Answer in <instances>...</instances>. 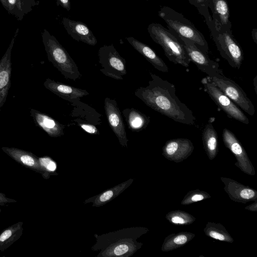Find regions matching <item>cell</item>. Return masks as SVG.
Wrapping results in <instances>:
<instances>
[{
    "label": "cell",
    "mask_w": 257,
    "mask_h": 257,
    "mask_svg": "<svg viewBox=\"0 0 257 257\" xmlns=\"http://www.w3.org/2000/svg\"><path fill=\"white\" fill-rule=\"evenodd\" d=\"M8 13L14 16L18 20L21 21L25 14L24 13L20 0H6Z\"/></svg>",
    "instance_id": "cell-24"
},
{
    "label": "cell",
    "mask_w": 257,
    "mask_h": 257,
    "mask_svg": "<svg viewBox=\"0 0 257 257\" xmlns=\"http://www.w3.org/2000/svg\"><path fill=\"white\" fill-rule=\"evenodd\" d=\"M19 31V29L18 28L8 49L0 60V110L6 102L11 86L12 51Z\"/></svg>",
    "instance_id": "cell-12"
},
{
    "label": "cell",
    "mask_w": 257,
    "mask_h": 257,
    "mask_svg": "<svg viewBox=\"0 0 257 257\" xmlns=\"http://www.w3.org/2000/svg\"><path fill=\"white\" fill-rule=\"evenodd\" d=\"M209 235L213 238L220 240H224L225 239V237L223 235L215 231H210Z\"/></svg>",
    "instance_id": "cell-32"
},
{
    "label": "cell",
    "mask_w": 257,
    "mask_h": 257,
    "mask_svg": "<svg viewBox=\"0 0 257 257\" xmlns=\"http://www.w3.org/2000/svg\"><path fill=\"white\" fill-rule=\"evenodd\" d=\"M203 196L202 195L196 194L192 197V200L194 201L202 200L203 199Z\"/></svg>",
    "instance_id": "cell-35"
},
{
    "label": "cell",
    "mask_w": 257,
    "mask_h": 257,
    "mask_svg": "<svg viewBox=\"0 0 257 257\" xmlns=\"http://www.w3.org/2000/svg\"><path fill=\"white\" fill-rule=\"evenodd\" d=\"M204 145L210 152H214L217 147V134L211 123H207L202 132Z\"/></svg>",
    "instance_id": "cell-22"
},
{
    "label": "cell",
    "mask_w": 257,
    "mask_h": 257,
    "mask_svg": "<svg viewBox=\"0 0 257 257\" xmlns=\"http://www.w3.org/2000/svg\"><path fill=\"white\" fill-rule=\"evenodd\" d=\"M176 37L183 45L190 61L209 78L220 73L221 70L219 69L218 63L211 60L208 54L199 49L192 41L183 37Z\"/></svg>",
    "instance_id": "cell-10"
},
{
    "label": "cell",
    "mask_w": 257,
    "mask_h": 257,
    "mask_svg": "<svg viewBox=\"0 0 257 257\" xmlns=\"http://www.w3.org/2000/svg\"><path fill=\"white\" fill-rule=\"evenodd\" d=\"M104 109L109 125L117 137L119 143L122 146L127 147L128 140L125 126L116 100L106 97L104 99Z\"/></svg>",
    "instance_id": "cell-11"
},
{
    "label": "cell",
    "mask_w": 257,
    "mask_h": 257,
    "mask_svg": "<svg viewBox=\"0 0 257 257\" xmlns=\"http://www.w3.org/2000/svg\"><path fill=\"white\" fill-rule=\"evenodd\" d=\"M24 13L26 15L30 12L33 7L39 4L38 0H20Z\"/></svg>",
    "instance_id": "cell-26"
},
{
    "label": "cell",
    "mask_w": 257,
    "mask_h": 257,
    "mask_svg": "<svg viewBox=\"0 0 257 257\" xmlns=\"http://www.w3.org/2000/svg\"><path fill=\"white\" fill-rule=\"evenodd\" d=\"M2 150L20 165L48 177L49 173L41 166L39 158L32 153L14 147H3Z\"/></svg>",
    "instance_id": "cell-13"
},
{
    "label": "cell",
    "mask_w": 257,
    "mask_h": 257,
    "mask_svg": "<svg viewBox=\"0 0 257 257\" xmlns=\"http://www.w3.org/2000/svg\"><path fill=\"white\" fill-rule=\"evenodd\" d=\"M130 232L128 229H123L103 236L107 243L101 249L102 256H125L133 254L135 247L133 237L128 235Z\"/></svg>",
    "instance_id": "cell-9"
},
{
    "label": "cell",
    "mask_w": 257,
    "mask_h": 257,
    "mask_svg": "<svg viewBox=\"0 0 257 257\" xmlns=\"http://www.w3.org/2000/svg\"><path fill=\"white\" fill-rule=\"evenodd\" d=\"M44 85L55 94L74 104L78 102L81 97L89 94L86 90L66 85L49 78L46 79Z\"/></svg>",
    "instance_id": "cell-15"
},
{
    "label": "cell",
    "mask_w": 257,
    "mask_h": 257,
    "mask_svg": "<svg viewBox=\"0 0 257 257\" xmlns=\"http://www.w3.org/2000/svg\"><path fill=\"white\" fill-rule=\"evenodd\" d=\"M152 79L146 87H140L135 95L154 110L176 122L193 125L195 121L192 111L176 95L174 84L151 73Z\"/></svg>",
    "instance_id": "cell-1"
},
{
    "label": "cell",
    "mask_w": 257,
    "mask_h": 257,
    "mask_svg": "<svg viewBox=\"0 0 257 257\" xmlns=\"http://www.w3.org/2000/svg\"><path fill=\"white\" fill-rule=\"evenodd\" d=\"M127 42L144 56L156 69L162 72H168L169 68L165 62L149 46L133 37L126 38Z\"/></svg>",
    "instance_id": "cell-17"
},
{
    "label": "cell",
    "mask_w": 257,
    "mask_h": 257,
    "mask_svg": "<svg viewBox=\"0 0 257 257\" xmlns=\"http://www.w3.org/2000/svg\"><path fill=\"white\" fill-rule=\"evenodd\" d=\"M100 71L105 76L116 80H122L126 74V61L117 51L113 44L104 45L98 51Z\"/></svg>",
    "instance_id": "cell-7"
},
{
    "label": "cell",
    "mask_w": 257,
    "mask_h": 257,
    "mask_svg": "<svg viewBox=\"0 0 257 257\" xmlns=\"http://www.w3.org/2000/svg\"><path fill=\"white\" fill-rule=\"evenodd\" d=\"M251 36L253 41L255 44H257V29L253 28L251 31Z\"/></svg>",
    "instance_id": "cell-34"
},
{
    "label": "cell",
    "mask_w": 257,
    "mask_h": 257,
    "mask_svg": "<svg viewBox=\"0 0 257 257\" xmlns=\"http://www.w3.org/2000/svg\"><path fill=\"white\" fill-rule=\"evenodd\" d=\"M130 181L128 180L127 182L108 189L97 196H95V199L91 201L94 202L93 206H98L104 204L117 196L119 193L121 192L130 184L131 183Z\"/></svg>",
    "instance_id": "cell-21"
},
{
    "label": "cell",
    "mask_w": 257,
    "mask_h": 257,
    "mask_svg": "<svg viewBox=\"0 0 257 257\" xmlns=\"http://www.w3.org/2000/svg\"><path fill=\"white\" fill-rule=\"evenodd\" d=\"M0 2L1 3V4H2V5L3 6V7H4V8L6 10H7L8 6H7V4L6 0H0Z\"/></svg>",
    "instance_id": "cell-36"
},
{
    "label": "cell",
    "mask_w": 257,
    "mask_h": 257,
    "mask_svg": "<svg viewBox=\"0 0 257 257\" xmlns=\"http://www.w3.org/2000/svg\"><path fill=\"white\" fill-rule=\"evenodd\" d=\"M209 78L243 111L251 116L254 115V107L246 94L238 84L225 76L222 71L216 76Z\"/></svg>",
    "instance_id": "cell-6"
},
{
    "label": "cell",
    "mask_w": 257,
    "mask_h": 257,
    "mask_svg": "<svg viewBox=\"0 0 257 257\" xmlns=\"http://www.w3.org/2000/svg\"><path fill=\"white\" fill-rule=\"evenodd\" d=\"M79 126L85 132L91 134V135H97L99 134V132L95 126L91 124L85 123H79Z\"/></svg>",
    "instance_id": "cell-27"
},
{
    "label": "cell",
    "mask_w": 257,
    "mask_h": 257,
    "mask_svg": "<svg viewBox=\"0 0 257 257\" xmlns=\"http://www.w3.org/2000/svg\"><path fill=\"white\" fill-rule=\"evenodd\" d=\"M208 28L221 57L231 67L239 69L243 60V53L231 29L215 25L212 22Z\"/></svg>",
    "instance_id": "cell-5"
},
{
    "label": "cell",
    "mask_w": 257,
    "mask_h": 257,
    "mask_svg": "<svg viewBox=\"0 0 257 257\" xmlns=\"http://www.w3.org/2000/svg\"><path fill=\"white\" fill-rule=\"evenodd\" d=\"M208 8L212 13L211 17L214 25L231 29L229 8L226 0H208Z\"/></svg>",
    "instance_id": "cell-18"
},
{
    "label": "cell",
    "mask_w": 257,
    "mask_h": 257,
    "mask_svg": "<svg viewBox=\"0 0 257 257\" xmlns=\"http://www.w3.org/2000/svg\"><path fill=\"white\" fill-rule=\"evenodd\" d=\"M189 2L194 6L198 13L204 17L208 27L212 22L211 15L209 11L208 0H189Z\"/></svg>",
    "instance_id": "cell-23"
},
{
    "label": "cell",
    "mask_w": 257,
    "mask_h": 257,
    "mask_svg": "<svg viewBox=\"0 0 257 257\" xmlns=\"http://www.w3.org/2000/svg\"><path fill=\"white\" fill-rule=\"evenodd\" d=\"M147 30L152 39L162 47L171 62L185 67L189 66L191 61L183 45L169 29L160 24L152 23Z\"/></svg>",
    "instance_id": "cell-4"
},
{
    "label": "cell",
    "mask_w": 257,
    "mask_h": 257,
    "mask_svg": "<svg viewBox=\"0 0 257 257\" xmlns=\"http://www.w3.org/2000/svg\"><path fill=\"white\" fill-rule=\"evenodd\" d=\"M172 221L176 224H183L185 223L184 219L179 216L173 217L172 218Z\"/></svg>",
    "instance_id": "cell-33"
},
{
    "label": "cell",
    "mask_w": 257,
    "mask_h": 257,
    "mask_svg": "<svg viewBox=\"0 0 257 257\" xmlns=\"http://www.w3.org/2000/svg\"><path fill=\"white\" fill-rule=\"evenodd\" d=\"M122 114L128 128L133 132L142 131L148 126L150 121L149 116L134 108L124 109Z\"/></svg>",
    "instance_id": "cell-19"
},
{
    "label": "cell",
    "mask_w": 257,
    "mask_h": 257,
    "mask_svg": "<svg viewBox=\"0 0 257 257\" xmlns=\"http://www.w3.org/2000/svg\"><path fill=\"white\" fill-rule=\"evenodd\" d=\"M39 160L41 166L48 173L55 171L56 169V164L50 158L44 157L39 158Z\"/></svg>",
    "instance_id": "cell-25"
},
{
    "label": "cell",
    "mask_w": 257,
    "mask_h": 257,
    "mask_svg": "<svg viewBox=\"0 0 257 257\" xmlns=\"http://www.w3.org/2000/svg\"><path fill=\"white\" fill-rule=\"evenodd\" d=\"M158 15L173 34L192 41L199 49L208 54L209 46L204 36L182 14L170 7L163 6L159 11Z\"/></svg>",
    "instance_id": "cell-2"
},
{
    "label": "cell",
    "mask_w": 257,
    "mask_h": 257,
    "mask_svg": "<svg viewBox=\"0 0 257 257\" xmlns=\"http://www.w3.org/2000/svg\"><path fill=\"white\" fill-rule=\"evenodd\" d=\"M16 201L14 199L7 197L5 194L0 192V205H5Z\"/></svg>",
    "instance_id": "cell-29"
},
{
    "label": "cell",
    "mask_w": 257,
    "mask_h": 257,
    "mask_svg": "<svg viewBox=\"0 0 257 257\" xmlns=\"http://www.w3.org/2000/svg\"><path fill=\"white\" fill-rule=\"evenodd\" d=\"M62 23L67 33L74 40L91 46L97 44L96 37L84 23L66 17L63 18Z\"/></svg>",
    "instance_id": "cell-14"
},
{
    "label": "cell",
    "mask_w": 257,
    "mask_h": 257,
    "mask_svg": "<svg viewBox=\"0 0 257 257\" xmlns=\"http://www.w3.org/2000/svg\"><path fill=\"white\" fill-rule=\"evenodd\" d=\"M240 195L242 198L248 199L254 196V192L251 189H244L241 191Z\"/></svg>",
    "instance_id": "cell-28"
},
{
    "label": "cell",
    "mask_w": 257,
    "mask_h": 257,
    "mask_svg": "<svg viewBox=\"0 0 257 257\" xmlns=\"http://www.w3.org/2000/svg\"><path fill=\"white\" fill-rule=\"evenodd\" d=\"M253 84L254 85V89L255 92L256 93V76L255 77V78L253 79Z\"/></svg>",
    "instance_id": "cell-37"
},
{
    "label": "cell",
    "mask_w": 257,
    "mask_h": 257,
    "mask_svg": "<svg viewBox=\"0 0 257 257\" xmlns=\"http://www.w3.org/2000/svg\"><path fill=\"white\" fill-rule=\"evenodd\" d=\"M57 6H60L68 11L71 9L70 0H55Z\"/></svg>",
    "instance_id": "cell-30"
},
{
    "label": "cell",
    "mask_w": 257,
    "mask_h": 257,
    "mask_svg": "<svg viewBox=\"0 0 257 257\" xmlns=\"http://www.w3.org/2000/svg\"><path fill=\"white\" fill-rule=\"evenodd\" d=\"M30 114L35 124L51 137L64 135L65 125L53 118L37 110L31 108Z\"/></svg>",
    "instance_id": "cell-16"
},
{
    "label": "cell",
    "mask_w": 257,
    "mask_h": 257,
    "mask_svg": "<svg viewBox=\"0 0 257 257\" xmlns=\"http://www.w3.org/2000/svg\"><path fill=\"white\" fill-rule=\"evenodd\" d=\"M23 222H19L9 226L0 234V251L6 249L16 241L22 234Z\"/></svg>",
    "instance_id": "cell-20"
},
{
    "label": "cell",
    "mask_w": 257,
    "mask_h": 257,
    "mask_svg": "<svg viewBox=\"0 0 257 257\" xmlns=\"http://www.w3.org/2000/svg\"><path fill=\"white\" fill-rule=\"evenodd\" d=\"M41 35L48 60L65 78L74 81L80 79L82 75L78 66L57 39L46 29Z\"/></svg>",
    "instance_id": "cell-3"
},
{
    "label": "cell",
    "mask_w": 257,
    "mask_h": 257,
    "mask_svg": "<svg viewBox=\"0 0 257 257\" xmlns=\"http://www.w3.org/2000/svg\"><path fill=\"white\" fill-rule=\"evenodd\" d=\"M204 90L212 100L227 115L243 123L249 124V119L242 110L208 78L202 81Z\"/></svg>",
    "instance_id": "cell-8"
},
{
    "label": "cell",
    "mask_w": 257,
    "mask_h": 257,
    "mask_svg": "<svg viewBox=\"0 0 257 257\" xmlns=\"http://www.w3.org/2000/svg\"><path fill=\"white\" fill-rule=\"evenodd\" d=\"M187 237L181 235L176 237L174 239V242L177 244H183L187 241Z\"/></svg>",
    "instance_id": "cell-31"
}]
</instances>
